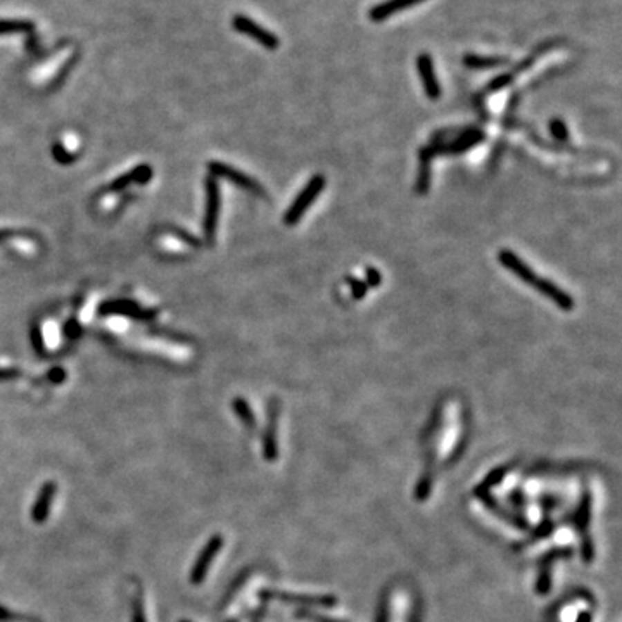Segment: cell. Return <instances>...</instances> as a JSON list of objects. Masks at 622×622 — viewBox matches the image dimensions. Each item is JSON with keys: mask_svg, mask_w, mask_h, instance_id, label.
Here are the masks:
<instances>
[{"mask_svg": "<svg viewBox=\"0 0 622 622\" xmlns=\"http://www.w3.org/2000/svg\"><path fill=\"white\" fill-rule=\"evenodd\" d=\"M109 310L111 311H120V313H128V314H133V317H142V311L140 308H135V306H126V303H114L109 304Z\"/></svg>", "mask_w": 622, "mask_h": 622, "instance_id": "obj_19", "label": "cell"}, {"mask_svg": "<svg viewBox=\"0 0 622 622\" xmlns=\"http://www.w3.org/2000/svg\"><path fill=\"white\" fill-rule=\"evenodd\" d=\"M511 79H513V75H510V73H507V75H501V76H498V78L491 79V83H489V85H487V92H496V90H501V88H503V86H507L508 83L511 82Z\"/></svg>", "mask_w": 622, "mask_h": 622, "instance_id": "obj_18", "label": "cell"}, {"mask_svg": "<svg viewBox=\"0 0 622 622\" xmlns=\"http://www.w3.org/2000/svg\"><path fill=\"white\" fill-rule=\"evenodd\" d=\"M417 69L418 75H420L422 86H424L425 95L431 100H437L441 97V86H439L437 76L434 71V61H432L431 54L427 52H422L417 57Z\"/></svg>", "mask_w": 622, "mask_h": 622, "instance_id": "obj_5", "label": "cell"}, {"mask_svg": "<svg viewBox=\"0 0 622 622\" xmlns=\"http://www.w3.org/2000/svg\"><path fill=\"white\" fill-rule=\"evenodd\" d=\"M498 261H500L508 272H511L515 276H518L522 282L529 283V285L532 287L538 282L539 276L536 275L534 270H532L520 256H517L513 251H510V249H501V251L498 252Z\"/></svg>", "mask_w": 622, "mask_h": 622, "instance_id": "obj_4", "label": "cell"}, {"mask_svg": "<svg viewBox=\"0 0 622 622\" xmlns=\"http://www.w3.org/2000/svg\"><path fill=\"white\" fill-rule=\"evenodd\" d=\"M234 408H235V410H237V413L241 415V418L245 422V424L254 425V417H252V410L247 406V403H245L244 399H241V397H238V399H235L234 401Z\"/></svg>", "mask_w": 622, "mask_h": 622, "instance_id": "obj_17", "label": "cell"}, {"mask_svg": "<svg viewBox=\"0 0 622 622\" xmlns=\"http://www.w3.org/2000/svg\"><path fill=\"white\" fill-rule=\"evenodd\" d=\"M463 64L466 68L472 69H489V68H498V66L508 64L507 57H494V55H475V54H465L463 57Z\"/></svg>", "mask_w": 622, "mask_h": 622, "instance_id": "obj_12", "label": "cell"}, {"mask_svg": "<svg viewBox=\"0 0 622 622\" xmlns=\"http://www.w3.org/2000/svg\"><path fill=\"white\" fill-rule=\"evenodd\" d=\"M534 289L538 290L539 294H543L545 297H548L549 301H553V304H556L560 310L563 311L574 310V297L570 296L569 292H565L562 287L556 285L555 282H552V280L539 276L538 282L534 283Z\"/></svg>", "mask_w": 622, "mask_h": 622, "instance_id": "obj_6", "label": "cell"}, {"mask_svg": "<svg viewBox=\"0 0 622 622\" xmlns=\"http://www.w3.org/2000/svg\"><path fill=\"white\" fill-rule=\"evenodd\" d=\"M221 546H223V538H220V536H214V538L204 546L202 553L199 555V558H197L196 565H194L192 569V574H190V583L192 584L202 583L204 576H206V572L209 570L211 562H213V558L216 556L218 549H220Z\"/></svg>", "mask_w": 622, "mask_h": 622, "instance_id": "obj_7", "label": "cell"}, {"mask_svg": "<svg viewBox=\"0 0 622 622\" xmlns=\"http://www.w3.org/2000/svg\"><path fill=\"white\" fill-rule=\"evenodd\" d=\"M349 283H351L352 297H355V299H361V297H365V294H366L365 282H361V280H358V279H349Z\"/></svg>", "mask_w": 622, "mask_h": 622, "instance_id": "obj_20", "label": "cell"}, {"mask_svg": "<svg viewBox=\"0 0 622 622\" xmlns=\"http://www.w3.org/2000/svg\"><path fill=\"white\" fill-rule=\"evenodd\" d=\"M323 189H325V176L323 175L311 176V180L306 183V187L297 194L294 202L290 204V207L285 211V214H283V223H285L287 227H294V225L301 220V216L306 213V209L311 206V202L320 196Z\"/></svg>", "mask_w": 622, "mask_h": 622, "instance_id": "obj_1", "label": "cell"}, {"mask_svg": "<svg viewBox=\"0 0 622 622\" xmlns=\"http://www.w3.org/2000/svg\"><path fill=\"white\" fill-rule=\"evenodd\" d=\"M35 30L33 21L26 19H0V35L31 33Z\"/></svg>", "mask_w": 622, "mask_h": 622, "instance_id": "obj_13", "label": "cell"}, {"mask_svg": "<svg viewBox=\"0 0 622 622\" xmlns=\"http://www.w3.org/2000/svg\"><path fill=\"white\" fill-rule=\"evenodd\" d=\"M149 176H151V169H149L147 166H140V168L128 173L126 176H121V178L114 183L113 189H121V187L128 185L130 182H145V180H149Z\"/></svg>", "mask_w": 622, "mask_h": 622, "instance_id": "obj_15", "label": "cell"}, {"mask_svg": "<svg viewBox=\"0 0 622 622\" xmlns=\"http://www.w3.org/2000/svg\"><path fill=\"white\" fill-rule=\"evenodd\" d=\"M549 131H552V135L556 138V140H560V142L569 140V130H567L565 123H563L562 120H558V117H555V120H549Z\"/></svg>", "mask_w": 622, "mask_h": 622, "instance_id": "obj_16", "label": "cell"}, {"mask_svg": "<svg viewBox=\"0 0 622 622\" xmlns=\"http://www.w3.org/2000/svg\"><path fill=\"white\" fill-rule=\"evenodd\" d=\"M232 28H234L237 33L245 35V37L252 38L254 41H258L261 47L268 48V50H276L280 45L279 37L268 31L266 28H263L261 24L256 23L251 17L244 16V14H237V16L232 17Z\"/></svg>", "mask_w": 622, "mask_h": 622, "instance_id": "obj_2", "label": "cell"}, {"mask_svg": "<svg viewBox=\"0 0 622 622\" xmlns=\"http://www.w3.org/2000/svg\"><path fill=\"white\" fill-rule=\"evenodd\" d=\"M482 140H484V135L480 133V131L469 130V131H465V133H463L462 137L456 138V140L453 142V144H449V145H446V147L439 149V152L446 151V152H448V154H456V152H463V151H466V149L473 147V145H477V144H479V142H482Z\"/></svg>", "mask_w": 622, "mask_h": 622, "instance_id": "obj_11", "label": "cell"}, {"mask_svg": "<svg viewBox=\"0 0 622 622\" xmlns=\"http://www.w3.org/2000/svg\"><path fill=\"white\" fill-rule=\"evenodd\" d=\"M382 282V276H380V272L377 268H366V283L372 287L380 285Z\"/></svg>", "mask_w": 622, "mask_h": 622, "instance_id": "obj_21", "label": "cell"}, {"mask_svg": "<svg viewBox=\"0 0 622 622\" xmlns=\"http://www.w3.org/2000/svg\"><path fill=\"white\" fill-rule=\"evenodd\" d=\"M209 168H211V171L214 173V175L223 176V178H227L228 182L235 183V185L242 187V189L249 190V192L256 194V196H259V197H265L266 196V190L263 189V187L259 185V183L256 182L254 178L247 176V175H245V173L238 171V169L230 168V166L223 164V162H211Z\"/></svg>", "mask_w": 622, "mask_h": 622, "instance_id": "obj_3", "label": "cell"}, {"mask_svg": "<svg viewBox=\"0 0 622 622\" xmlns=\"http://www.w3.org/2000/svg\"><path fill=\"white\" fill-rule=\"evenodd\" d=\"M425 0H382L380 3L373 6L368 10V17L373 23H380V21H386L389 17H393L394 14H397L399 10L410 9V7L418 6V3H424Z\"/></svg>", "mask_w": 622, "mask_h": 622, "instance_id": "obj_9", "label": "cell"}, {"mask_svg": "<svg viewBox=\"0 0 622 622\" xmlns=\"http://www.w3.org/2000/svg\"><path fill=\"white\" fill-rule=\"evenodd\" d=\"M133 622H145V615H144V605H142V601H140V598H138V600H135V605H133Z\"/></svg>", "mask_w": 622, "mask_h": 622, "instance_id": "obj_22", "label": "cell"}, {"mask_svg": "<svg viewBox=\"0 0 622 622\" xmlns=\"http://www.w3.org/2000/svg\"><path fill=\"white\" fill-rule=\"evenodd\" d=\"M431 156L427 149H422L420 152V173H418V183L417 190L418 194L427 192L428 185H431Z\"/></svg>", "mask_w": 622, "mask_h": 622, "instance_id": "obj_14", "label": "cell"}, {"mask_svg": "<svg viewBox=\"0 0 622 622\" xmlns=\"http://www.w3.org/2000/svg\"><path fill=\"white\" fill-rule=\"evenodd\" d=\"M206 189H207V207H206V218H204V232H206L207 238H213L214 232H216L218 213H220V190H218L214 178L207 180Z\"/></svg>", "mask_w": 622, "mask_h": 622, "instance_id": "obj_8", "label": "cell"}, {"mask_svg": "<svg viewBox=\"0 0 622 622\" xmlns=\"http://www.w3.org/2000/svg\"><path fill=\"white\" fill-rule=\"evenodd\" d=\"M55 493H57V486L54 482H47L41 487L37 503L33 507V513H31L35 522H44L48 517V511H50V505L54 501Z\"/></svg>", "mask_w": 622, "mask_h": 622, "instance_id": "obj_10", "label": "cell"}]
</instances>
